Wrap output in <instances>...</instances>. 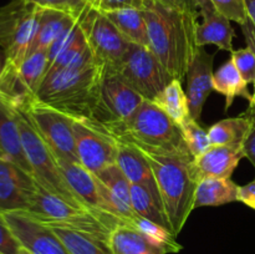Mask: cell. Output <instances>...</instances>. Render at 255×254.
Wrapping results in <instances>:
<instances>
[{"label":"cell","mask_w":255,"mask_h":254,"mask_svg":"<svg viewBox=\"0 0 255 254\" xmlns=\"http://www.w3.org/2000/svg\"><path fill=\"white\" fill-rule=\"evenodd\" d=\"M149 49L173 79L186 77L196 55L198 12L181 11L157 0H144Z\"/></svg>","instance_id":"6da1fadb"},{"label":"cell","mask_w":255,"mask_h":254,"mask_svg":"<svg viewBox=\"0 0 255 254\" xmlns=\"http://www.w3.org/2000/svg\"><path fill=\"white\" fill-rule=\"evenodd\" d=\"M105 66L95 57L46 75L34 99L72 119H92Z\"/></svg>","instance_id":"7a4b0ae2"},{"label":"cell","mask_w":255,"mask_h":254,"mask_svg":"<svg viewBox=\"0 0 255 254\" xmlns=\"http://www.w3.org/2000/svg\"><path fill=\"white\" fill-rule=\"evenodd\" d=\"M143 153L153 171L169 228L178 237L194 209V196L198 184L192 167L194 157L189 152Z\"/></svg>","instance_id":"3957f363"},{"label":"cell","mask_w":255,"mask_h":254,"mask_svg":"<svg viewBox=\"0 0 255 254\" xmlns=\"http://www.w3.org/2000/svg\"><path fill=\"white\" fill-rule=\"evenodd\" d=\"M102 126L116 139L128 142L143 152H189L181 126L148 100H143L136 111L124 121Z\"/></svg>","instance_id":"277c9868"},{"label":"cell","mask_w":255,"mask_h":254,"mask_svg":"<svg viewBox=\"0 0 255 254\" xmlns=\"http://www.w3.org/2000/svg\"><path fill=\"white\" fill-rule=\"evenodd\" d=\"M27 213L49 227H60L84 232L109 243L110 228L95 212L85 206H76L55 196L36 182V192L32 197Z\"/></svg>","instance_id":"5b68a950"},{"label":"cell","mask_w":255,"mask_h":254,"mask_svg":"<svg viewBox=\"0 0 255 254\" xmlns=\"http://www.w3.org/2000/svg\"><path fill=\"white\" fill-rule=\"evenodd\" d=\"M12 110L15 112L17 126L20 129L25 156L29 162L35 181L55 196L66 199L76 206H84L71 191L60 168L59 161L41 138L39 132L32 126L26 114L21 109Z\"/></svg>","instance_id":"8992f818"},{"label":"cell","mask_w":255,"mask_h":254,"mask_svg":"<svg viewBox=\"0 0 255 254\" xmlns=\"http://www.w3.org/2000/svg\"><path fill=\"white\" fill-rule=\"evenodd\" d=\"M40 9L29 0H11L0 7V47L5 64L19 65L35 36Z\"/></svg>","instance_id":"52a82bcc"},{"label":"cell","mask_w":255,"mask_h":254,"mask_svg":"<svg viewBox=\"0 0 255 254\" xmlns=\"http://www.w3.org/2000/svg\"><path fill=\"white\" fill-rule=\"evenodd\" d=\"M112 70L148 101H153L154 97L174 80L149 47L136 44H129L121 62Z\"/></svg>","instance_id":"ba28073f"},{"label":"cell","mask_w":255,"mask_h":254,"mask_svg":"<svg viewBox=\"0 0 255 254\" xmlns=\"http://www.w3.org/2000/svg\"><path fill=\"white\" fill-rule=\"evenodd\" d=\"M16 109H21L26 114L32 126L39 132L57 161L80 163L72 129V117L35 100Z\"/></svg>","instance_id":"9c48e42d"},{"label":"cell","mask_w":255,"mask_h":254,"mask_svg":"<svg viewBox=\"0 0 255 254\" xmlns=\"http://www.w3.org/2000/svg\"><path fill=\"white\" fill-rule=\"evenodd\" d=\"M47 70V50L27 55L19 65L5 64L0 75V96L12 107L34 99Z\"/></svg>","instance_id":"30bf717a"},{"label":"cell","mask_w":255,"mask_h":254,"mask_svg":"<svg viewBox=\"0 0 255 254\" xmlns=\"http://www.w3.org/2000/svg\"><path fill=\"white\" fill-rule=\"evenodd\" d=\"M87 44L95 60L109 69L121 62L131 42L125 39L106 14L89 7L80 17Z\"/></svg>","instance_id":"8fae6325"},{"label":"cell","mask_w":255,"mask_h":254,"mask_svg":"<svg viewBox=\"0 0 255 254\" xmlns=\"http://www.w3.org/2000/svg\"><path fill=\"white\" fill-rule=\"evenodd\" d=\"M72 129L80 164L87 171L95 174L116 163L117 139L101 124L92 119H74Z\"/></svg>","instance_id":"7c38bea8"},{"label":"cell","mask_w":255,"mask_h":254,"mask_svg":"<svg viewBox=\"0 0 255 254\" xmlns=\"http://www.w3.org/2000/svg\"><path fill=\"white\" fill-rule=\"evenodd\" d=\"M143 97L119 76L115 70L105 67L99 100L92 120L101 125L124 121L143 102Z\"/></svg>","instance_id":"4fadbf2b"},{"label":"cell","mask_w":255,"mask_h":254,"mask_svg":"<svg viewBox=\"0 0 255 254\" xmlns=\"http://www.w3.org/2000/svg\"><path fill=\"white\" fill-rule=\"evenodd\" d=\"M2 214L21 247L32 254H70L54 229L27 212L15 211Z\"/></svg>","instance_id":"5bb4252c"},{"label":"cell","mask_w":255,"mask_h":254,"mask_svg":"<svg viewBox=\"0 0 255 254\" xmlns=\"http://www.w3.org/2000/svg\"><path fill=\"white\" fill-rule=\"evenodd\" d=\"M36 192V181L30 172L0 156V213L27 211Z\"/></svg>","instance_id":"9a60e30c"},{"label":"cell","mask_w":255,"mask_h":254,"mask_svg":"<svg viewBox=\"0 0 255 254\" xmlns=\"http://www.w3.org/2000/svg\"><path fill=\"white\" fill-rule=\"evenodd\" d=\"M60 168L64 173L65 179L71 191L80 202L97 214L110 228H116L117 226H125L119 218L107 212L106 204L100 191V183L97 177L80 163L59 161Z\"/></svg>","instance_id":"2e32d148"},{"label":"cell","mask_w":255,"mask_h":254,"mask_svg":"<svg viewBox=\"0 0 255 254\" xmlns=\"http://www.w3.org/2000/svg\"><path fill=\"white\" fill-rule=\"evenodd\" d=\"M213 61L214 55L209 54L203 46L197 49L187 71V90L191 117L199 122L206 101L213 89Z\"/></svg>","instance_id":"e0dca14e"},{"label":"cell","mask_w":255,"mask_h":254,"mask_svg":"<svg viewBox=\"0 0 255 254\" xmlns=\"http://www.w3.org/2000/svg\"><path fill=\"white\" fill-rule=\"evenodd\" d=\"M198 16L202 21L197 24V45H216L221 50L233 51V39L236 31L231 20L214 7L211 0H197Z\"/></svg>","instance_id":"ac0fdd59"},{"label":"cell","mask_w":255,"mask_h":254,"mask_svg":"<svg viewBox=\"0 0 255 254\" xmlns=\"http://www.w3.org/2000/svg\"><path fill=\"white\" fill-rule=\"evenodd\" d=\"M244 158L243 143L212 146L202 156L193 159V173L197 181L203 178H231Z\"/></svg>","instance_id":"d6986e66"},{"label":"cell","mask_w":255,"mask_h":254,"mask_svg":"<svg viewBox=\"0 0 255 254\" xmlns=\"http://www.w3.org/2000/svg\"><path fill=\"white\" fill-rule=\"evenodd\" d=\"M0 156L11 159L32 174L25 156L20 129L12 107L0 96Z\"/></svg>","instance_id":"ffe728a7"},{"label":"cell","mask_w":255,"mask_h":254,"mask_svg":"<svg viewBox=\"0 0 255 254\" xmlns=\"http://www.w3.org/2000/svg\"><path fill=\"white\" fill-rule=\"evenodd\" d=\"M79 19L64 11L54 9H40L35 36L30 44L27 55L41 50H49L50 46L60 37V35ZM26 55V56H27Z\"/></svg>","instance_id":"44dd1931"},{"label":"cell","mask_w":255,"mask_h":254,"mask_svg":"<svg viewBox=\"0 0 255 254\" xmlns=\"http://www.w3.org/2000/svg\"><path fill=\"white\" fill-rule=\"evenodd\" d=\"M116 164L124 172L129 183L157 186L148 158L138 147L117 139Z\"/></svg>","instance_id":"7402d4cb"},{"label":"cell","mask_w":255,"mask_h":254,"mask_svg":"<svg viewBox=\"0 0 255 254\" xmlns=\"http://www.w3.org/2000/svg\"><path fill=\"white\" fill-rule=\"evenodd\" d=\"M131 204L137 216L143 217L171 231L157 186L131 183Z\"/></svg>","instance_id":"603a6c76"},{"label":"cell","mask_w":255,"mask_h":254,"mask_svg":"<svg viewBox=\"0 0 255 254\" xmlns=\"http://www.w3.org/2000/svg\"><path fill=\"white\" fill-rule=\"evenodd\" d=\"M112 254H166V251L149 241L143 233L129 226H117L109 237Z\"/></svg>","instance_id":"cb8c5ba5"},{"label":"cell","mask_w":255,"mask_h":254,"mask_svg":"<svg viewBox=\"0 0 255 254\" xmlns=\"http://www.w3.org/2000/svg\"><path fill=\"white\" fill-rule=\"evenodd\" d=\"M239 186L231 178H203L198 182L194 196V208L218 207L238 201Z\"/></svg>","instance_id":"d4e9b609"},{"label":"cell","mask_w":255,"mask_h":254,"mask_svg":"<svg viewBox=\"0 0 255 254\" xmlns=\"http://www.w3.org/2000/svg\"><path fill=\"white\" fill-rule=\"evenodd\" d=\"M248 85L232 59L221 65L213 74V89L226 97V111H228L237 97H243L249 102L253 101V95L249 92Z\"/></svg>","instance_id":"484cf974"},{"label":"cell","mask_w":255,"mask_h":254,"mask_svg":"<svg viewBox=\"0 0 255 254\" xmlns=\"http://www.w3.org/2000/svg\"><path fill=\"white\" fill-rule=\"evenodd\" d=\"M104 14L114 22L127 41L149 47L147 22L141 9H124Z\"/></svg>","instance_id":"4316f807"},{"label":"cell","mask_w":255,"mask_h":254,"mask_svg":"<svg viewBox=\"0 0 255 254\" xmlns=\"http://www.w3.org/2000/svg\"><path fill=\"white\" fill-rule=\"evenodd\" d=\"M253 125V120L244 114L238 117H228L209 127V141L212 146L241 144L247 138Z\"/></svg>","instance_id":"83f0119b"},{"label":"cell","mask_w":255,"mask_h":254,"mask_svg":"<svg viewBox=\"0 0 255 254\" xmlns=\"http://www.w3.org/2000/svg\"><path fill=\"white\" fill-rule=\"evenodd\" d=\"M152 102L156 104L162 111L166 112L179 126L192 119L188 97L182 87V81L179 80H172Z\"/></svg>","instance_id":"f1b7e54d"},{"label":"cell","mask_w":255,"mask_h":254,"mask_svg":"<svg viewBox=\"0 0 255 254\" xmlns=\"http://www.w3.org/2000/svg\"><path fill=\"white\" fill-rule=\"evenodd\" d=\"M70 254H112L109 243L84 232L51 227Z\"/></svg>","instance_id":"f546056e"},{"label":"cell","mask_w":255,"mask_h":254,"mask_svg":"<svg viewBox=\"0 0 255 254\" xmlns=\"http://www.w3.org/2000/svg\"><path fill=\"white\" fill-rule=\"evenodd\" d=\"M95 176L109 189L110 193L121 206L133 211L131 204V183L116 163L105 167L104 169L95 173Z\"/></svg>","instance_id":"4dcf8cb0"},{"label":"cell","mask_w":255,"mask_h":254,"mask_svg":"<svg viewBox=\"0 0 255 254\" xmlns=\"http://www.w3.org/2000/svg\"><path fill=\"white\" fill-rule=\"evenodd\" d=\"M129 227H133L137 231L143 233L149 241L153 242L156 246L161 247L162 249L166 251V253H177L182 251L183 247L177 242V237L172 233L169 229L154 223V222L148 221L143 217L137 216L131 222Z\"/></svg>","instance_id":"1f68e13d"},{"label":"cell","mask_w":255,"mask_h":254,"mask_svg":"<svg viewBox=\"0 0 255 254\" xmlns=\"http://www.w3.org/2000/svg\"><path fill=\"white\" fill-rule=\"evenodd\" d=\"M183 138L186 141L187 147L194 158L202 156L206 151L212 147L208 137V131L199 125L198 121L191 119L181 126Z\"/></svg>","instance_id":"d6a6232c"},{"label":"cell","mask_w":255,"mask_h":254,"mask_svg":"<svg viewBox=\"0 0 255 254\" xmlns=\"http://www.w3.org/2000/svg\"><path fill=\"white\" fill-rule=\"evenodd\" d=\"M42 9H54L80 19L90 6V0H29Z\"/></svg>","instance_id":"836d02e7"},{"label":"cell","mask_w":255,"mask_h":254,"mask_svg":"<svg viewBox=\"0 0 255 254\" xmlns=\"http://www.w3.org/2000/svg\"><path fill=\"white\" fill-rule=\"evenodd\" d=\"M232 61L234 62L236 67L243 79L248 84L255 82V52L251 46L247 45L243 49L233 50L231 56Z\"/></svg>","instance_id":"e575fe53"},{"label":"cell","mask_w":255,"mask_h":254,"mask_svg":"<svg viewBox=\"0 0 255 254\" xmlns=\"http://www.w3.org/2000/svg\"><path fill=\"white\" fill-rule=\"evenodd\" d=\"M211 1L214 7L231 21L242 25L248 19L244 0H211Z\"/></svg>","instance_id":"d590c367"},{"label":"cell","mask_w":255,"mask_h":254,"mask_svg":"<svg viewBox=\"0 0 255 254\" xmlns=\"http://www.w3.org/2000/svg\"><path fill=\"white\" fill-rule=\"evenodd\" d=\"M144 0H90V6L101 12H111L124 9H141Z\"/></svg>","instance_id":"8d00e7d4"},{"label":"cell","mask_w":255,"mask_h":254,"mask_svg":"<svg viewBox=\"0 0 255 254\" xmlns=\"http://www.w3.org/2000/svg\"><path fill=\"white\" fill-rule=\"evenodd\" d=\"M21 244L5 221L4 214L0 213V254H17Z\"/></svg>","instance_id":"74e56055"},{"label":"cell","mask_w":255,"mask_h":254,"mask_svg":"<svg viewBox=\"0 0 255 254\" xmlns=\"http://www.w3.org/2000/svg\"><path fill=\"white\" fill-rule=\"evenodd\" d=\"M242 32H243L244 40H246V44L248 46H251L255 52V26L253 22L249 20V17L247 19V21L244 24L241 25ZM244 115H247L248 117H251L252 120L255 122V82H254V94H253V101L249 102V107Z\"/></svg>","instance_id":"f35d334b"},{"label":"cell","mask_w":255,"mask_h":254,"mask_svg":"<svg viewBox=\"0 0 255 254\" xmlns=\"http://www.w3.org/2000/svg\"><path fill=\"white\" fill-rule=\"evenodd\" d=\"M238 201L248 206L249 208L255 209V178L248 184L239 186Z\"/></svg>","instance_id":"ab89813d"},{"label":"cell","mask_w":255,"mask_h":254,"mask_svg":"<svg viewBox=\"0 0 255 254\" xmlns=\"http://www.w3.org/2000/svg\"><path fill=\"white\" fill-rule=\"evenodd\" d=\"M157 1L162 2V4L167 5L173 9L181 10V11H188V12H198V5H197V0H157Z\"/></svg>","instance_id":"60d3db41"},{"label":"cell","mask_w":255,"mask_h":254,"mask_svg":"<svg viewBox=\"0 0 255 254\" xmlns=\"http://www.w3.org/2000/svg\"><path fill=\"white\" fill-rule=\"evenodd\" d=\"M243 151L244 157L249 159L253 167L255 168V122L252 127L251 132L248 133L247 138L243 142Z\"/></svg>","instance_id":"b9f144b4"},{"label":"cell","mask_w":255,"mask_h":254,"mask_svg":"<svg viewBox=\"0 0 255 254\" xmlns=\"http://www.w3.org/2000/svg\"><path fill=\"white\" fill-rule=\"evenodd\" d=\"M244 2H246L247 15L255 26V0H244Z\"/></svg>","instance_id":"7bdbcfd3"},{"label":"cell","mask_w":255,"mask_h":254,"mask_svg":"<svg viewBox=\"0 0 255 254\" xmlns=\"http://www.w3.org/2000/svg\"><path fill=\"white\" fill-rule=\"evenodd\" d=\"M4 65H5V55H4V51H2V49L0 47V75H1L2 69H4Z\"/></svg>","instance_id":"ee69618b"},{"label":"cell","mask_w":255,"mask_h":254,"mask_svg":"<svg viewBox=\"0 0 255 254\" xmlns=\"http://www.w3.org/2000/svg\"><path fill=\"white\" fill-rule=\"evenodd\" d=\"M17 254H32V253L30 251H27L26 248H24V247H21V248H20V251L17 252Z\"/></svg>","instance_id":"f6af8a7d"}]
</instances>
